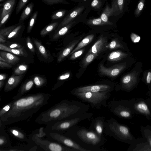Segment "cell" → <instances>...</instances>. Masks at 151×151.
<instances>
[{
	"instance_id": "6da1fadb",
	"label": "cell",
	"mask_w": 151,
	"mask_h": 151,
	"mask_svg": "<svg viewBox=\"0 0 151 151\" xmlns=\"http://www.w3.org/2000/svg\"><path fill=\"white\" fill-rule=\"evenodd\" d=\"M72 94L92 107L99 109L102 106L107 108V101L111 96L110 92H72Z\"/></svg>"
},
{
	"instance_id": "7a4b0ae2",
	"label": "cell",
	"mask_w": 151,
	"mask_h": 151,
	"mask_svg": "<svg viewBox=\"0 0 151 151\" xmlns=\"http://www.w3.org/2000/svg\"><path fill=\"white\" fill-rule=\"evenodd\" d=\"M104 131L106 135L119 140L124 141L132 139L128 128L120 124L113 118L108 120L105 124Z\"/></svg>"
},
{
	"instance_id": "3957f363",
	"label": "cell",
	"mask_w": 151,
	"mask_h": 151,
	"mask_svg": "<svg viewBox=\"0 0 151 151\" xmlns=\"http://www.w3.org/2000/svg\"><path fill=\"white\" fill-rule=\"evenodd\" d=\"M77 134L83 142L93 145L99 144L102 139L94 131L84 129L78 130Z\"/></svg>"
},
{
	"instance_id": "277c9868",
	"label": "cell",
	"mask_w": 151,
	"mask_h": 151,
	"mask_svg": "<svg viewBox=\"0 0 151 151\" xmlns=\"http://www.w3.org/2000/svg\"><path fill=\"white\" fill-rule=\"evenodd\" d=\"M139 73V71L134 70L123 76L121 81L122 87L127 90L132 89L137 83Z\"/></svg>"
},
{
	"instance_id": "5b68a950",
	"label": "cell",
	"mask_w": 151,
	"mask_h": 151,
	"mask_svg": "<svg viewBox=\"0 0 151 151\" xmlns=\"http://www.w3.org/2000/svg\"><path fill=\"white\" fill-rule=\"evenodd\" d=\"M127 64L123 63L114 65L111 68H107L101 64L99 66V71L101 75L116 77L124 70Z\"/></svg>"
},
{
	"instance_id": "8992f818",
	"label": "cell",
	"mask_w": 151,
	"mask_h": 151,
	"mask_svg": "<svg viewBox=\"0 0 151 151\" xmlns=\"http://www.w3.org/2000/svg\"><path fill=\"white\" fill-rule=\"evenodd\" d=\"M111 86L106 84H98L83 86L76 89L73 92H110Z\"/></svg>"
},
{
	"instance_id": "52a82bcc",
	"label": "cell",
	"mask_w": 151,
	"mask_h": 151,
	"mask_svg": "<svg viewBox=\"0 0 151 151\" xmlns=\"http://www.w3.org/2000/svg\"><path fill=\"white\" fill-rule=\"evenodd\" d=\"M107 43L106 37H101L92 46L88 53H92L97 56L101 52L106 50Z\"/></svg>"
},
{
	"instance_id": "ba28073f",
	"label": "cell",
	"mask_w": 151,
	"mask_h": 151,
	"mask_svg": "<svg viewBox=\"0 0 151 151\" xmlns=\"http://www.w3.org/2000/svg\"><path fill=\"white\" fill-rule=\"evenodd\" d=\"M84 8L85 6H81L72 9L59 24L58 27V29H60L73 21V19L83 12Z\"/></svg>"
},
{
	"instance_id": "9c48e42d",
	"label": "cell",
	"mask_w": 151,
	"mask_h": 151,
	"mask_svg": "<svg viewBox=\"0 0 151 151\" xmlns=\"http://www.w3.org/2000/svg\"><path fill=\"white\" fill-rule=\"evenodd\" d=\"M105 124V118L98 117L95 118L92 122L90 128L91 130L94 131L102 138Z\"/></svg>"
},
{
	"instance_id": "30bf717a",
	"label": "cell",
	"mask_w": 151,
	"mask_h": 151,
	"mask_svg": "<svg viewBox=\"0 0 151 151\" xmlns=\"http://www.w3.org/2000/svg\"><path fill=\"white\" fill-rule=\"evenodd\" d=\"M17 1V0H7L3 3L2 9H1L0 21L6 15L12 12Z\"/></svg>"
},
{
	"instance_id": "8fae6325",
	"label": "cell",
	"mask_w": 151,
	"mask_h": 151,
	"mask_svg": "<svg viewBox=\"0 0 151 151\" xmlns=\"http://www.w3.org/2000/svg\"><path fill=\"white\" fill-rule=\"evenodd\" d=\"M35 100V98L32 97L21 99L15 103L14 108L22 109L28 107L34 103Z\"/></svg>"
},
{
	"instance_id": "7c38bea8",
	"label": "cell",
	"mask_w": 151,
	"mask_h": 151,
	"mask_svg": "<svg viewBox=\"0 0 151 151\" xmlns=\"http://www.w3.org/2000/svg\"><path fill=\"white\" fill-rule=\"evenodd\" d=\"M115 13L114 6L112 5L111 7L110 8L108 4L106 5L105 8L100 18L104 22L112 24V23L108 20L109 17L114 15Z\"/></svg>"
},
{
	"instance_id": "4fadbf2b",
	"label": "cell",
	"mask_w": 151,
	"mask_h": 151,
	"mask_svg": "<svg viewBox=\"0 0 151 151\" xmlns=\"http://www.w3.org/2000/svg\"><path fill=\"white\" fill-rule=\"evenodd\" d=\"M79 40H75L73 41L60 54L58 61L60 62L62 61L66 56L68 55L72 51L75 46L78 43Z\"/></svg>"
},
{
	"instance_id": "5bb4252c",
	"label": "cell",
	"mask_w": 151,
	"mask_h": 151,
	"mask_svg": "<svg viewBox=\"0 0 151 151\" xmlns=\"http://www.w3.org/2000/svg\"><path fill=\"white\" fill-rule=\"evenodd\" d=\"M34 6V4L32 2L30 3L27 6L20 16L19 23H22L28 18L32 12Z\"/></svg>"
},
{
	"instance_id": "9a60e30c",
	"label": "cell",
	"mask_w": 151,
	"mask_h": 151,
	"mask_svg": "<svg viewBox=\"0 0 151 151\" xmlns=\"http://www.w3.org/2000/svg\"><path fill=\"white\" fill-rule=\"evenodd\" d=\"M0 56L6 60L7 62L12 64L17 63L20 59L19 57L11 53L1 51L0 52Z\"/></svg>"
},
{
	"instance_id": "2e32d148",
	"label": "cell",
	"mask_w": 151,
	"mask_h": 151,
	"mask_svg": "<svg viewBox=\"0 0 151 151\" xmlns=\"http://www.w3.org/2000/svg\"><path fill=\"white\" fill-rule=\"evenodd\" d=\"M127 55V54L118 50L111 52L109 55L108 59L109 61H116L122 60L126 58Z\"/></svg>"
},
{
	"instance_id": "e0dca14e",
	"label": "cell",
	"mask_w": 151,
	"mask_h": 151,
	"mask_svg": "<svg viewBox=\"0 0 151 151\" xmlns=\"http://www.w3.org/2000/svg\"><path fill=\"white\" fill-rule=\"evenodd\" d=\"M0 49L1 50L8 52L19 56H27L25 51L24 49L22 48L17 49H12L1 43Z\"/></svg>"
},
{
	"instance_id": "ac0fdd59",
	"label": "cell",
	"mask_w": 151,
	"mask_h": 151,
	"mask_svg": "<svg viewBox=\"0 0 151 151\" xmlns=\"http://www.w3.org/2000/svg\"><path fill=\"white\" fill-rule=\"evenodd\" d=\"M23 77L22 75L11 77L7 82L6 85V88L10 89L14 88L19 83Z\"/></svg>"
},
{
	"instance_id": "d6986e66",
	"label": "cell",
	"mask_w": 151,
	"mask_h": 151,
	"mask_svg": "<svg viewBox=\"0 0 151 151\" xmlns=\"http://www.w3.org/2000/svg\"><path fill=\"white\" fill-rule=\"evenodd\" d=\"M94 37L93 35H90L86 37L79 43L76 47L72 50L70 55L89 44L93 40Z\"/></svg>"
},
{
	"instance_id": "ffe728a7",
	"label": "cell",
	"mask_w": 151,
	"mask_h": 151,
	"mask_svg": "<svg viewBox=\"0 0 151 151\" xmlns=\"http://www.w3.org/2000/svg\"><path fill=\"white\" fill-rule=\"evenodd\" d=\"M134 107L136 110L142 114L147 115L150 114L147 106L144 102L141 101L135 104Z\"/></svg>"
},
{
	"instance_id": "44dd1931",
	"label": "cell",
	"mask_w": 151,
	"mask_h": 151,
	"mask_svg": "<svg viewBox=\"0 0 151 151\" xmlns=\"http://www.w3.org/2000/svg\"><path fill=\"white\" fill-rule=\"evenodd\" d=\"M74 22H72L67 25L61 28L55 33L53 36L52 39L54 40L60 37L65 35L71 27Z\"/></svg>"
},
{
	"instance_id": "7402d4cb",
	"label": "cell",
	"mask_w": 151,
	"mask_h": 151,
	"mask_svg": "<svg viewBox=\"0 0 151 151\" xmlns=\"http://www.w3.org/2000/svg\"><path fill=\"white\" fill-rule=\"evenodd\" d=\"M125 0H114L112 5L114 6L115 14L116 15L122 13L124 10Z\"/></svg>"
},
{
	"instance_id": "603a6c76",
	"label": "cell",
	"mask_w": 151,
	"mask_h": 151,
	"mask_svg": "<svg viewBox=\"0 0 151 151\" xmlns=\"http://www.w3.org/2000/svg\"><path fill=\"white\" fill-rule=\"evenodd\" d=\"M59 25V23L58 22H55L49 24L41 30L40 32V35L41 36L46 35L55 29Z\"/></svg>"
},
{
	"instance_id": "cb8c5ba5",
	"label": "cell",
	"mask_w": 151,
	"mask_h": 151,
	"mask_svg": "<svg viewBox=\"0 0 151 151\" xmlns=\"http://www.w3.org/2000/svg\"><path fill=\"white\" fill-rule=\"evenodd\" d=\"M17 26V24H15L1 29L0 36L4 37L5 39L7 38L9 34Z\"/></svg>"
},
{
	"instance_id": "d4e9b609",
	"label": "cell",
	"mask_w": 151,
	"mask_h": 151,
	"mask_svg": "<svg viewBox=\"0 0 151 151\" xmlns=\"http://www.w3.org/2000/svg\"><path fill=\"white\" fill-rule=\"evenodd\" d=\"M34 42L40 52L45 58L47 59L48 55L45 47L42 45L40 42L37 40H34Z\"/></svg>"
},
{
	"instance_id": "484cf974",
	"label": "cell",
	"mask_w": 151,
	"mask_h": 151,
	"mask_svg": "<svg viewBox=\"0 0 151 151\" xmlns=\"http://www.w3.org/2000/svg\"><path fill=\"white\" fill-rule=\"evenodd\" d=\"M38 11H36L32 14L30 17L27 29V33H29L31 32L33 26L36 22L38 15Z\"/></svg>"
},
{
	"instance_id": "4316f807",
	"label": "cell",
	"mask_w": 151,
	"mask_h": 151,
	"mask_svg": "<svg viewBox=\"0 0 151 151\" xmlns=\"http://www.w3.org/2000/svg\"><path fill=\"white\" fill-rule=\"evenodd\" d=\"M67 11L66 10H60L55 11L51 15V18L52 20L60 19L63 17Z\"/></svg>"
},
{
	"instance_id": "83f0119b",
	"label": "cell",
	"mask_w": 151,
	"mask_h": 151,
	"mask_svg": "<svg viewBox=\"0 0 151 151\" xmlns=\"http://www.w3.org/2000/svg\"><path fill=\"white\" fill-rule=\"evenodd\" d=\"M107 47L111 49L118 48L124 49V47L120 42L117 39L113 40L107 46Z\"/></svg>"
},
{
	"instance_id": "f1b7e54d",
	"label": "cell",
	"mask_w": 151,
	"mask_h": 151,
	"mask_svg": "<svg viewBox=\"0 0 151 151\" xmlns=\"http://www.w3.org/2000/svg\"><path fill=\"white\" fill-rule=\"evenodd\" d=\"M145 1V0H139L134 12V14L135 17H138L140 15L144 8Z\"/></svg>"
},
{
	"instance_id": "f546056e",
	"label": "cell",
	"mask_w": 151,
	"mask_h": 151,
	"mask_svg": "<svg viewBox=\"0 0 151 151\" xmlns=\"http://www.w3.org/2000/svg\"><path fill=\"white\" fill-rule=\"evenodd\" d=\"M87 23L89 24L94 25H109L104 22L100 18L90 19L87 21Z\"/></svg>"
},
{
	"instance_id": "4dcf8cb0",
	"label": "cell",
	"mask_w": 151,
	"mask_h": 151,
	"mask_svg": "<svg viewBox=\"0 0 151 151\" xmlns=\"http://www.w3.org/2000/svg\"><path fill=\"white\" fill-rule=\"evenodd\" d=\"M47 5L52 6L57 4H68L66 0H41Z\"/></svg>"
},
{
	"instance_id": "1f68e13d",
	"label": "cell",
	"mask_w": 151,
	"mask_h": 151,
	"mask_svg": "<svg viewBox=\"0 0 151 151\" xmlns=\"http://www.w3.org/2000/svg\"><path fill=\"white\" fill-rule=\"evenodd\" d=\"M133 151H151V146L147 143H144L137 145Z\"/></svg>"
},
{
	"instance_id": "d6a6232c",
	"label": "cell",
	"mask_w": 151,
	"mask_h": 151,
	"mask_svg": "<svg viewBox=\"0 0 151 151\" xmlns=\"http://www.w3.org/2000/svg\"><path fill=\"white\" fill-rule=\"evenodd\" d=\"M27 68V65H21L15 69L14 73L15 75H21L26 71Z\"/></svg>"
},
{
	"instance_id": "836d02e7",
	"label": "cell",
	"mask_w": 151,
	"mask_h": 151,
	"mask_svg": "<svg viewBox=\"0 0 151 151\" xmlns=\"http://www.w3.org/2000/svg\"><path fill=\"white\" fill-rule=\"evenodd\" d=\"M29 0H19L16 8V14L17 15Z\"/></svg>"
},
{
	"instance_id": "e575fe53",
	"label": "cell",
	"mask_w": 151,
	"mask_h": 151,
	"mask_svg": "<svg viewBox=\"0 0 151 151\" xmlns=\"http://www.w3.org/2000/svg\"><path fill=\"white\" fill-rule=\"evenodd\" d=\"M96 56V55L93 54L92 53H88L83 63V65L86 66L89 63H91Z\"/></svg>"
},
{
	"instance_id": "d590c367",
	"label": "cell",
	"mask_w": 151,
	"mask_h": 151,
	"mask_svg": "<svg viewBox=\"0 0 151 151\" xmlns=\"http://www.w3.org/2000/svg\"><path fill=\"white\" fill-rule=\"evenodd\" d=\"M50 149L52 151H61L63 149V147L58 144L55 143H51L49 146Z\"/></svg>"
},
{
	"instance_id": "8d00e7d4",
	"label": "cell",
	"mask_w": 151,
	"mask_h": 151,
	"mask_svg": "<svg viewBox=\"0 0 151 151\" xmlns=\"http://www.w3.org/2000/svg\"><path fill=\"white\" fill-rule=\"evenodd\" d=\"M102 4V2L100 0H93L91 2V6L95 9H99Z\"/></svg>"
},
{
	"instance_id": "74e56055",
	"label": "cell",
	"mask_w": 151,
	"mask_h": 151,
	"mask_svg": "<svg viewBox=\"0 0 151 151\" xmlns=\"http://www.w3.org/2000/svg\"><path fill=\"white\" fill-rule=\"evenodd\" d=\"M60 114L61 111L59 108L51 111L50 113V116L51 117L56 118L60 117Z\"/></svg>"
},
{
	"instance_id": "f35d334b",
	"label": "cell",
	"mask_w": 151,
	"mask_h": 151,
	"mask_svg": "<svg viewBox=\"0 0 151 151\" xmlns=\"http://www.w3.org/2000/svg\"><path fill=\"white\" fill-rule=\"evenodd\" d=\"M83 51V49H81L77 50L72 54L70 58L71 60H74L80 56L82 54Z\"/></svg>"
},
{
	"instance_id": "ab89813d",
	"label": "cell",
	"mask_w": 151,
	"mask_h": 151,
	"mask_svg": "<svg viewBox=\"0 0 151 151\" xmlns=\"http://www.w3.org/2000/svg\"><path fill=\"white\" fill-rule=\"evenodd\" d=\"M35 84L38 86H41L44 82V79L38 76H35L34 79Z\"/></svg>"
},
{
	"instance_id": "60d3db41",
	"label": "cell",
	"mask_w": 151,
	"mask_h": 151,
	"mask_svg": "<svg viewBox=\"0 0 151 151\" xmlns=\"http://www.w3.org/2000/svg\"><path fill=\"white\" fill-rule=\"evenodd\" d=\"M12 12H9L2 19L0 23V27H1L2 25L5 23L6 21L8 19L10 15H11Z\"/></svg>"
},
{
	"instance_id": "b9f144b4",
	"label": "cell",
	"mask_w": 151,
	"mask_h": 151,
	"mask_svg": "<svg viewBox=\"0 0 151 151\" xmlns=\"http://www.w3.org/2000/svg\"><path fill=\"white\" fill-rule=\"evenodd\" d=\"M27 44L29 48L32 52H34L35 50L33 45L31 42V40L29 37L28 36L27 40Z\"/></svg>"
},
{
	"instance_id": "7bdbcfd3",
	"label": "cell",
	"mask_w": 151,
	"mask_h": 151,
	"mask_svg": "<svg viewBox=\"0 0 151 151\" xmlns=\"http://www.w3.org/2000/svg\"><path fill=\"white\" fill-rule=\"evenodd\" d=\"M33 85V82L32 80H30L28 81L25 84L24 89L25 90H29L32 87Z\"/></svg>"
},
{
	"instance_id": "ee69618b",
	"label": "cell",
	"mask_w": 151,
	"mask_h": 151,
	"mask_svg": "<svg viewBox=\"0 0 151 151\" xmlns=\"http://www.w3.org/2000/svg\"><path fill=\"white\" fill-rule=\"evenodd\" d=\"M131 37L132 41L134 42H138L140 40L139 36L135 34L132 33L131 35Z\"/></svg>"
},
{
	"instance_id": "f6af8a7d",
	"label": "cell",
	"mask_w": 151,
	"mask_h": 151,
	"mask_svg": "<svg viewBox=\"0 0 151 151\" xmlns=\"http://www.w3.org/2000/svg\"><path fill=\"white\" fill-rule=\"evenodd\" d=\"M0 67L1 68H11L12 66L7 62L0 60Z\"/></svg>"
},
{
	"instance_id": "bcb514c9",
	"label": "cell",
	"mask_w": 151,
	"mask_h": 151,
	"mask_svg": "<svg viewBox=\"0 0 151 151\" xmlns=\"http://www.w3.org/2000/svg\"><path fill=\"white\" fill-rule=\"evenodd\" d=\"M145 135L146 137L151 146V132H149V131H147L145 132Z\"/></svg>"
},
{
	"instance_id": "7dc6e473",
	"label": "cell",
	"mask_w": 151,
	"mask_h": 151,
	"mask_svg": "<svg viewBox=\"0 0 151 151\" xmlns=\"http://www.w3.org/2000/svg\"><path fill=\"white\" fill-rule=\"evenodd\" d=\"M70 76V73H66L60 76L58 79L60 80H63L68 78Z\"/></svg>"
},
{
	"instance_id": "c3c4849f",
	"label": "cell",
	"mask_w": 151,
	"mask_h": 151,
	"mask_svg": "<svg viewBox=\"0 0 151 151\" xmlns=\"http://www.w3.org/2000/svg\"><path fill=\"white\" fill-rule=\"evenodd\" d=\"M10 48L12 49H20L22 48L21 46L19 44L13 43L9 47Z\"/></svg>"
},
{
	"instance_id": "681fc988",
	"label": "cell",
	"mask_w": 151,
	"mask_h": 151,
	"mask_svg": "<svg viewBox=\"0 0 151 151\" xmlns=\"http://www.w3.org/2000/svg\"><path fill=\"white\" fill-rule=\"evenodd\" d=\"M151 81V72L149 71L147 73L146 77V81L147 84H150Z\"/></svg>"
},
{
	"instance_id": "f907efd6",
	"label": "cell",
	"mask_w": 151,
	"mask_h": 151,
	"mask_svg": "<svg viewBox=\"0 0 151 151\" xmlns=\"http://www.w3.org/2000/svg\"><path fill=\"white\" fill-rule=\"evenodd\" d=\"M10 106L9 105H7L4 107L3 110V111H8L10 109Z\"/></svg>"
},
{
	"instance_id": "816d5d0a",
	"label": "cell",
	"mask_w": 151,
	"mask_h": 151,
	"mask_svg": "<svg viewBox=\"0 0 151 151\" xmlns=\"http://www.w3.org/2000/svg\"><path fill=\"white\" fill-rule=\"evenodd\" d=\"M6 76L5 75L3 74H1L0 75V81L3 80L5 79L6 78Z\"/></svg>"
},
{
	"instance_id": "f5cc1de1",
	"label": "cell",
	"mask_w": 151,
	"mask_h": 151,
	"mask_svg": "<svg viewBox=\"0 0 151 151\" xmlns=\"http://www.w3.org/2000/svg\"><path fill=\"white\" fill-rule=\"evenodd\" d=\"M12 133L15 136H18L19 134L18 132L15 130L12 131Z\"/></svg>"
},
{
	"instance_id": "db71d44e",
	"label": "cell",
	"mask_w": 151,
	"mask_h": 151,
	"mask_svg": "<svg viewBox=\"0 0 151 151\" xmlns=\"http://www.w3.org/2000/svg\"><path fill=\"white\" fill-rule=\"evenodd\" d=\"M6 41V40L1 37H0V42H4Z\"/></svg>"
},
{
	"instance_id": "11a10c76",
	"label": "cell",
	"mask_w": 151,
	"mask_h": 151,
	"mask_svg": "<svg viewBox=\"0 0 151 151\" xmlns=\"http://www.w3.org/2000/svg\"><path fill=\"white\" fill-rule=\"evenodd\" d=\"M0 60L3 61L4 62H6V61L1 56H0Z\"/></svg>"
},
{
	"instance_id": "9f6ffc18",
	"label": "cell",
	"mask_w": 151,
	"mask_h": 151,
	"mask_svg": "<svg viewBox=\"0 0 151 151\" xmlns=\"http://www.w3.org/2000/svg\"><path fill=\"white\" fill-rule=\"evenodd\" d=\"M4 142V141L3 139H0V145H1Z\"/></svg>"
},
{
	"instance_id": "6f0895ef",
	"label": "cell",
	"mask_w": 151,
	"mask_h": 151,
	"mask_svg": "<svg viewBox=\"0 0 151 151\" xmlns=\"http://www.w3.org/2000/svg\"><path fill=\"white\" fill-rule=\"evenodd\" d=\"M3 84V81H0V87H1V86H2V84Z\"/></svg>"
},
{
	"instance_id": "680465c9",
	"label": "cell",
	"mask_w": 151,
	"mask_h": 151,
	"mask_svg": "<svg viewBox=\"0 0 151 151\" xmlns=\"http://www.w3.org/2000/svg\"><path fill=\"white\" fill-rule=\"evenodd\" d=\"M75 2H79V0H71Z\"/></svg>"
},
{
	"instance_id": "91938a15",
	"label": "cell",
	"mask_w": 151,
	"mask_h": 151,
	"mask_svg": "<svg viewBox=\"0 0 151 151\" xmlns=\"http://www.w3.org/2000/svg\"><path fill=\"white\" fill-rule=\"evenodd\" d=\"M4 0H0V2H1V1H3Z\"/></svg>"
},
{
	"instance_id": "94428289",
	"label": "cell",
	"mask_w": 151,
	"mask_h": 151,
	"mask_svg": "<svg viewBox=\"0 0 151 151\" xmlns=\"http://www.w3.org/2000/svg\"><path fill=\"white\" fill-rule=\"evenodd\" d=\"M84 1H86V0H83Z\"/></svg>"
}]
</instances>
